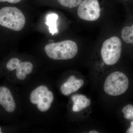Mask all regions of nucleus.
Masks as SVG:
<instances>
[{
  "label": "nucleus",
  "mask_w": 133,
  "mask_h": 133,
  "mask_svg": "<svg viewBox=\"0 0 133 133\" xmlns=\"http://www.w3.org/2000/svg\"><path fill=\"white\" fill-rule=\"evenodd\" d=\"M122 51V43L118 37L113 36L103 43L101 49L102 59L108 65L115 64L118 61Z\"/></svg>",
  "instance_id": "20e7f679"
},
{
  "label": "nucleus",
  "mask_w": 133,
  "mask_h": 133,
  "mask_svg": "<svg viewBox=\"0 0 133 133\" xmlns=\"http://www.w3.org/2000/svg\"><path fill=\"white\" fill-rule=\"evenodd\" d=\"M98 131H95V130H93V131H90L89 132V133H98Z\"/></svg>",
  "instance_id": "412c9836"
},
{
  "label": "nucleus",
  "mask_w": 133,
  "mask_h": 133,
  "mask_svg": "<svg viewBox=\"0 0 133 133\" xmlns=\"http://www.w3.org/2000/svg\"><path fill=\"white\" fill-rule=\"evenodd\" d=\"M26 18L22 11L15 7L5 6L0 9V26L19 31L24 28Z\"/></svg>",
  "instance_id": "f03ea898"
},
{
  "label": "nucleus",
  "mask_w": 133,
  "mask_h": 133,
  "mask_svg": "<svg viewBox=\"0 0 133 133\" xmlns=\"http://www.w3.org/2000/svg\"><path fill=\"white\" fill-rule=\"evenodd\" d=\"M76 79V77H75V76H71L69 78L66 82L68 83H71L73 82Z\"/></svg>",
  "instance_id": "6ab92c4d"
},
{
  "label": "nucleus",
  "mask_w": 133,
  "mask_h": 133,
  "mask_svg": "<svg viewBox=\"0 0 133 133\" xmlns=\"http://www.w3.org/2000/svg\"><path fill=\"white\" fill-rule=\"evenodd\" d=\"M127 133H133V121L131 122L130 127L127 131Z\"/></svg>",
  "instance_id": "aec40b11"
},
{
  "label": "nucleus",
  "mask_w": 133,
  "mask_h": 133,
  "mask_svg": "<svg viewBox=\"0 0 133 133\" xmlns=\"http://www.w3.org/2000/svg\"><path fill=\"white\" fill-rule=\"evenodd\" d=\"M0 105L9 112H14L16 107L12 93L5 87H0Z\"/></svg>",
  "instance_id": "423d86ee"
},
{
  "label": "nucleus",
  "mask_w": 133,
  "mask_h": 133,
  "mask_svg": "<svg viewBox=\"0 0 133 133\" xmlns=\"http://www.w3.org/2000/svg\"><path fill=\"white\" fill-rule=\"evenodd\" d=\"M21 0H0V2H8L11 4H15L20 2Z\"/></svg>",
  "instance_id": "a211bd4d"
},
{
  "label": "nucleus",
  "mask_w": 133,
  "mask_h": 133,
  "mask_svg": "<svg viewBox=\"0 0 133 133\" xmlns=\"http://www.w3.org/2000/svg\"><path fill=\"white\" fill-rule=\"evenodd\" d=\"M21 60L16 58H12L9 60L6 64V67L10 71L16 70Z\"/></svg>",
  "instance_id": "ddd939ff"
},
{
  "label": "nucleus",
  "mask_w": 133,
  "mask_h": 133,
  "mask_svg": "<svg viewBox=\"0 0 133 133\" xmlns=\"http://www.w3.org/2000/svg\"><path fill=\"white\" fill-rule=\"evenodd\" d=\"M73 103L72 110L74 112L80 111L88 107L91 104V100L83 95H75L71 97Z\"/></svg>",
  "instance_id": "0eeeda50"
},
{
  "label": "nucleus",
  "mask_w": 133,
  "mask_h": 133,
  "mask_svg": "<svg viewBox=\"0 0 133 133\" xmlns=\"http://www.w3.org/2000/svg\"><path fill=\"white\" fill-rule=\"evenodd\" d=\"M124 117L127 119L133 120V105L131 104L127 105L122 109Z\"/></svg>",
  "instance_id": "f8f14e48"
},
{
  "label": "nucleus",
  "mask_w": 133,
  "mask_h": 133,
  "mask_svg": "<svg viewBox=\"0 0 133 133\" xmlns=\"http://www.w3.org/2000/svg\"><path fill=\"white\" fill-rule=\"evenodd\" d=\"M46 95L47 96V101L48 102L51 104L54 99V96L52 92L49 91H48L46 92Z\"/></svg>",
  "instance_id": "dca6fc26"
},
{
  "label": "nucleus",
  "mask_w": 133,
  "mask_h": 133,
  "mask_svg": "<svg viewBox=\"0 0 133 133\" xmlns=\"http://www.w3.org/2000/svg\"><path fill=\"white\" fill-rule=\"evenodd\" d=\"M58 18V15L55 13L49 14L47 16L45 23L49 26L50 33L52 35L55 33H57V21Z\"/></svg>",
  "instance_id": "1a4fd4ad"
},
{
  "label": "nucleus",
  "mask_w": 133,
  "mask_h": 133,
  "mask_svg": "<svg viewBox=\"0 0 133 133\" xmlns=\"http://www.w3.org/2000/svg\"><path fill=\"white\" fill-rule=\"evenodd\" d=\"M128 78L123 72H112L106 79L104 85L105 92L111 96H119L123 94L128 89Z\"/></svg>",
  "instance_id": "7ed1b4c3"
},
{
  "label": "nucleus",
  "mask_w": 133,
  "mask_h": 133,
  "mask_svg": "<svg viewBox=\"0 0 133 133\" xmlns=\"http://www.w3.org/2000/svg\"><path fill=\"white\" fill-rule=\"evenodd\" d=\"M77 14L83 20L94 21L99 18L101 9L98 0H84L79 5Z\"/></svg>",
  "instance_id": "39448f33"
},
{
  "label": "nucleus",
  "mask_w": 133,
  "mask_h": 133,
  "mask_svg": "<svg viewBox=\"0 0 133 133\" xmlns=\"http://www.w3.org/2000/svg\"><path fill=\"white\" fill-rule=\"evenodd\" d=\"M16 76L17 78L20 80H23L26 78V74L22 71H16Z\"/></svg>",
  "instance_id": "f3484780"
},
{
  "label": "nucleus",
  "mask_w": 133,
  "mask_h": 133,
  "mask_svg": "<svg viewBox=\"0 0 133 133\" xmlns=\"http://www.w3.org/2000/svg\"><path fill=\"white\" fill-rule=\"evenodd\" d=\"M1 128L0 127V133H1Z\"/></svg>",
  "instance_id": "4be33fe9"
},
{
  "label": "nucleus",
  "mask_w": 133,
  "mask_h": 133,
  "mask_svg": "<svg viewBox=\"0 0 133 133\" xmlns=\"http://www.w3.org/2000/svg\"><path fill=\"white\" fill-rule=\"evenodd\" d=\"M121 36L125 42L133 44V25L124 27L121 31Z\"/></svg>",
  "instance_id": "9d476101"
},
{
  "label": "nucleus",
  "mask_w": 133,
  "mask_h": 133,
  "mask_svg": "<svg viewBox=\"0 0 133 133\" xmlns=\"http://www.w3.org/2000/svg\"><path fill=\"white\" fill-rule=\"evenodd\" d=\"M59 4L65 7L72 8L79 6L83 0H58Z\"/></svg>",
  "instance_id": "9b49d317"
},
{
  "label": "nucleus",
  "mask_w": 133,
  "mask_h": 133,
  "mask_svg": "<svg viewBox=\"0 0 133 133\" xmlns=\"http://www.w3.org/2000/svg\"><path fill=\"white\" fill-rule=\"evenodd\" d=\"M48 87L44 85H41L32 91L30 96V99L32 104H37L38 101L43 95L46 94L49 91Z\"/></svg>",
  "instance_id": "6e6552de"
},
{
  "label": "nucleus",
  "mask_w": 133,
  "mask_h": 133,
  "mask_svg": "<svg viewBox=\"0 0 133 133\" xmlns=\"http://www.w3.org/2000/svg\"><path fill=\"white\" fill-rule=\"evenodd\" d=\"M22 69L23 71L26 74L28 75L30 74L32 71L33 69V65L30 62H21Z\"/></svg>",
  "instance_id": "4468645a"
},
{
  "label": "nucleus",
  "mask_w": 133,
  "mask_h": 133,
  "mask_svg": "<svg viewBox=\"0 0 133 133\" xmlns=\"http://www.w3.org/2000/svg\"><path fill=\"white\" fill-rule=\"evenodd\" d=\"M37 105L38 110L42 112L47 111L51 107V104L44 101H39Z\"/></svg>",
  "instance_id": "2eb2a0df"
},
{
  "label": "nucleus",
  "mask_w": 133,
  "mask_h": 133,
  "mask_svg": "<svg viewBox=\"0 0 133 133\" xmlns=\"http://www.w3.org/2000/svg\"><path fill=\"white\" fill-rule=\"evenodd\" d=\"M44 50L47 56L55 60L72 59L76 56L78 50L76 43L70 40L49 44Z\"/></svg>",
  "instance_id": "f257e3e1"
}]
</instances>
